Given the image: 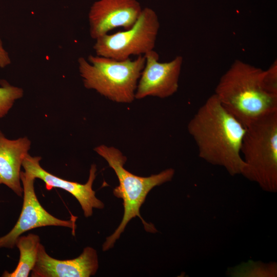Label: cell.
<instances>
[{
    "mask_svg": "<svg viewBox=\"0 0 277 277\" xmlns=\"http://www.w3.org/2000/svg\"><path fill=\"white\" fill-rule=\"evenodd\" d=\"M264 70L236 60L220 78L214 94L224 107L245 127L277 111V95L263 82Z\"/></svg>",
    "mask_w": 277,
    "mask_h": 277,
    "instance_id": "7a4b0ae2",
    "label": "cell"
},
{
    "mask_svg": "<svg viewBox=\"0 0 277 277\" xmlns=\"http://www.w3.org/2000/svg\"><path fill=\"white\" fill-rule=\"evenodd\" d=\"M41 160L40 156H32L28 154L23 162L22 167L25 172L35 179L42 180L47 189L58 188L72 194L79 202L86 217L92 215L93 208L101 209L104 208L103 203L96 197L95 192L92 189L96 177V167L95 164L91 166L87 182L82 184L66 180L50 173L41 166Z\"/></svg>",
    "mask_w": 277,
    "mask_h": 277,
    "instance_id": "30bf717a",
    "label": "cell"
},
{
    "mask_svg": "<svg viewBox=\"0 0 277 277\" xmlns=\"http://www.w3.org/2000/svg\"><path fill=\"white\" fill-rule=\"evenodd\" d=\"M20 177L23 189L22 211L13 228L0 238V248H13L20 236L38 227L61 226L75 230L76 217L63 220L51 215L43 208L37 199L34 186L36 179L25 171L21 172Z\"/></svg>",
    "mask_w": 277,
    "mask_h": 277,
    "instance_id": "52a82bcc",
    "label": "cell"
},
{
    "mask_svg": "<svg viewBox=\"0 0 277 277\" xmlns=\"http://www.w3.org/2000/svg\"><path fill=\"white\" fill-rule=\"evenodd\" d=\"M96 251L92 247H85L77 258L58 260L50 256L41 244L37 260L31 271L32 277H89L98 269Z\"/></svg>",
    "mask_w": 277,
    "mask_h": 277,
    "instance_id": "8fae6325",
    "label": "cell"
},
{
    "mask_svg": "<svg viewBox=\"0 0 277 277\" xmlns=\"http://www.w3.org/2000/svg\"><path fill=\"white\" fill-rule=\"evenodd\" d=\"M263 82L266 90L277 95V63L275 61L267 70H264Z\"/></svg>",
    "mask_w": 277,
    "mask_h": 277,
    "instance_id": "9a60e30c",
    "label": "cell"
},
{
    "mask_svg": "<svg viewBox=\"0 0 277 277\" xmlns=\"http://www.w3.org/2000/svg\"><path fill=\"white\" fill-rule=\"evenodd\" d=\"M78 70L84 87L119 103H131L135 98L137 83L145 64L144 55L134 60L118 61L89 55L80 57Z\"/></svg>",
    "mask_w": 277,
    "mask_h": 277,
    "instance_id": "277c9868",
    "label": "cell"
},
{
    "mask_svg": "<svg viewBox=\"0 0 277 277\" xmlns=\"http://www.w3.org/2000/svg\"><path fill=\"white\" fill-rule=\"evenodd\" d=\"M31 143L26 136L15 140L7 138L0 130V183L22 196L20 177L22 163L29 154Z\"/></svg>",
    "mask_w": 277,
    "mask_h": 277,
    "instance_id": "7c38bea8",
    "label": "cell"
},
{
    "mask_svg": "<svg viewBox=\"0 0 277 277\" xmlns=\"http://www.w3.org/2000/svg\"><path fill=\"white\" fill-rule=\"evenodd\" d=\"M246 128L241 149L245 164L242 174L263 189L274 192L277 189V111Z\"/></svg>",
    "mask_w": 277,
    "mask_h": 277,
    "instance_id": "5b68a950",
    "label": "cell"
},
{
    "mask_svg": "<svg viewBox=\"0 0 277 277\" xmlns=\"http://www.w3.org/2000/svg\"><path fill=\"white\" fill-rule=\"evenodd\" d=\"M187 129L201 159L223 167L231 175L242 174L245 164L241 149L246 128L214 94L198 109Z\"/></svg>",
    "mask_w": 277,
    "mask_h": 277,
    "instance_id": "6da1fadb",
    "label": "cell"
},
{
    "mask_svg": "<svg viewBox=\"0 0 277 277\" xmlns=\"http://www.w3.org/2000/svg\"><path fill=\"white\" fill-rule=\"evenodd\" d=\"M159 28L157 14L145 7L130 29L100 36L95 39L93 48L96 55L118 61L132 55H144L155 47Z\"/></svg>",
    "mask_w": 277,
    "mask_h": 277,
    "instance_id": "8992f818",
    "label": "cell"
},
{
    "mask_svg": "<svg viewBox=\"0 0 277 277\" xmlns=\"http://www.w3.org/2000/svg\"><path fill=\"white\" fill-rule=\"evenodd\" d=\"M0 118L7 114L14 103L24 95L22 88L10 84L6 80L0 81Z\"/></svg>",
    "mask_w": 277,
    "mask_h": 277,
    "instance_id": "5bb4252c",
    "label": "cell"
},
{
    "mask_svg": "<svg viewBox=\"0 0 277 277\" xmlns=\"http://www.w3.org/2000/svg\"><path fill=\"white\" fill-rule=\"evenodd\" d=\"M145 64L139 78L135 99L147 96L161 98L174 94L179 88V80L183 59L180 55L168 62H159V55L154 50L145 55Z\"/></svg>",
    "mask_w": 277,
    "mask_h": 277,
    "instance_id": "ba28073f",
    "label": "cell"
},
{
    "mask_svg": "<svg viewBox=\"0 0 277 277\" xmlns=\"http://www.w3.org/2000/svg\"><path fill=\"white\" fill-rule=\"evenodd\" d=\"M11 63L7 51L5 49L0 38V68H5Z\"/></svg>",
    "mask_w": 277,
    "mask_h": 277,
    "instance_id": "2e32d148",
    "label": "cell"
},
{
    "mask_svg": "<svg viewBox=\"0 0 277 277\" xmlns=\"http://www.w3.org/2000/svg\"><path fill=\"white\" fill-rule=\"evenodd\" d=\"M143 8L137 0H98L88 13L89 33L96 39L109 31L123 27L130 29L135 24Z\"/></svg>",
    "mask_w": 277,
    "mask_h": 277,
    "instance_id": "9c48e42d",
    "label": "cell"
},
{
    "mask_svg": "<svg viewBox=\"0 0 277 277\" xmlns=\"http://www.w3.org/2000/svg\"><path fill=\"white\" fill-rule=\"evenodd\" d=\"M40 245V238L37 234L29 233L20 236L15 244L19 251L17 265L11 272L4 271L2 276L28 277L36 263Z\"/></svg>",
    "mask_w": 277,
    "mask_h": 277,
    "instance_id": "4fadbf2b",
    "label": "cell"
},
{
    "mask_svg": "<svg viewBox=\"0 0 277 277\" xmlns=\"http://www.w3.org/2000/svg\"><path fill=\"white\" fill-rule=\"evenodd\" d=\"M94 150L108 163L114 171L119 185L113 191L115 196L123 200L124 213L122 222L114 233L106 238L103 245V250L107 251L113 247L128 223L138 216L147 231H156L154 226L147 223L142 217L140 209L144 203L149 192L155 186H159L172 179L174 170L172 168L165 169L156 174L148 177L136 175L127 170L124 167L127 157L118 149L101 145Z\"/></svg>",
    "mask_w": 277,
    "mask_h": 277,
    "instance_id": "3957f363",
    "label": "cell"
},
{
    "mask_svg": "<svg viewBox=\"0 0 277 277\" xmlns=\"http://www.w3.org/2000/svg\"><path fill=\"white\" fill-rule=\"evenodd\" d=\"M0 184H1V183H0Z\"/></svg>",
    "mask_w": 277,
    "mask_h": 277,
    "instance_id": "e0dca14e",
    "label": "cell"
}]
</instances>
